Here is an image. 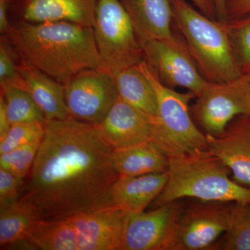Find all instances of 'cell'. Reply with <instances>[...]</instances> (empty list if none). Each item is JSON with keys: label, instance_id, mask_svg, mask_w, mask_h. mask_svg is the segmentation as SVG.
Here are the masks:
<instances>
[{"label": "cell", "instance_id": "1", "mask_svg": "<svg viewBox=\"0 0 250 250\" xmlns=\"http://www.w3.org/2000/svg\"><path fill=\"white\" fill-rule=\"evenodd\" d=\"M113 149L98 125L45 121V134L20 200L41 220H59L113 207L110 191L120 174Z\"/></svg>", "mask_w": 250, "mask_h": 250}, {"label": "cell", "instance_id": "2", "mask_svg": "<svg viewBox=\"0 0 250 250\" xmlns=\"http://www.w3.org/2000/svg\"><path fill=\"white\" fill-rule=\"evenodd\" d=\"M5 36L20 59L64 85L83 70L103 67L92 27L17 22Z\"/></svg>", "mask_w": 250, "mask_h": 250}, {"label": "cell", "instance_id": "3", "mask_svg": "<svg viewBox=\"0 0 250 250\" xmlns=\"http://www.w3.org/2000/svg\"><path fill=\"white\" fill-rule=\"evenodd\" d=\"M229 170L210 151L169 158L168 179L156 207L185 197L203 202L250 204V188L230 178Z\"/></svg>", "mask_w": 250, "mask_h": 250}, {"label": "cell", "instance_id": "4", "mask_svg": "<svg viewBox=\"0 0 250 250\" xmlns=\"http://www.w3.org/2000/svg\"><path fill=\"white\" fill-rule=\"evenodd\" d=\"M129 212L116 207L39 220L29 239L38 250H120Z\"/></svg>", "mask_w": 250, "mask_h": 250}, {"label": "cell", "instance_id": "5", "mask_svg": "<svg viewBox=\"0 0 250 250\" xmlns=\"http://www.w3.org/2000/svg\"><path fill=\"white\" fill-rule=\"evenodd\" d=\"M174 22L206 80L223 83L243 76L225 22L207 17L185 0H172Z\"/></svg>", "mask_w": 250, "mask_h": 250}, {"label": "cell", "instance_id": "6", "mask_svg": "<svg viewBox=\"0 0 250 250\" xmlns=\"http://www.w3.org/2000/svg\"><path fill=\"white\" fill-rule=\"evenodd\" d=\"M138 66L152 83L157 99L153 141L169 158L208 150L207 135L198 129L190 115L189 104L196 95L166 86L145 60Z\"/></svg>", "mask_w": 250, "mask_h": 250}, {"label": "cell", "instance_id": "7", "mask_svg": "<svg viewBox=\"0 0 250 250\" xmlns=\"http://www.w3.org/2000/svg\"><path fill=\"white\" fill-rule=\"evenodd\" d=\"M103 67L113 75L144 61V52L120 0H98L93 26Z\"/></svg>", "mask_w": 250, "mask_h": 250}, {"label": "cell", "instance_id": "8", "mask_svg": "<svg viewBox=\"0 0 250 250\" xmlns=\"http://www.w3.org/2000/svg\"><path fill=\"white\" fill-rule=\"evenodd\" d=\"M192 107L195 122L207 135L223 134L233 120L250 115V80L244 75L223 83L207 82Z\"/></svg>", "mask_w": 250, "mask_h": 250}, {"label": "cell", "instance_id": "9", "mask_svg": "<svg viewBox=\"0 0 250 250\" xmlns=\"http://www.w3.org/2000/svg\"><path fill=\"white\" fill-rule=\"evenodd\" d=\"M70 118L98 125L119 98L115 76L100 67L77 74L65 85Z\"/></svg>", "mask_w": 250, "mask_h": 250}, {"label": "cell", "instance_id": "10", "mask_svg": "<svg viewBox=\"0 0 250 250\" xmlns=\"http://www.w3.org/2000/svg\"><path fill=\"white\" fill-rule=\"evenodd\" d=\"M144 60L161 83L171 88H182L196 98L208 81L202 76L186 42L177 37L159 39L143 45Z\"/></svg>", "mask_w": 250, "mask_h": 250}, {"label": "cell", "instance_id": "11", "mask_svg": "<svg viewBox=\"0 0 250 250\" xmlns=\"http://www.w3.org/2000/svg\"><path fill=\"white\" fill-rule=\"evenodd\" d=\"M182 211L178 200L150 211L129 213L120 250H174Z\"/></svg>", "mask_w": 250, "mask_h": 250}, {"label": "cell", "instance_id": "12", "mask_svg": "<svg viewBox=\"0 0 250 250\" xmlns=\"http://www.w3.org/2000/svg\"><path fill=\"white\" fill-rule=\"evenodd\" d=\"M183 209L174 250H205L228 231L235 203L203 202Z\"/></svg>", "mask_w": 250, "mask_h": 250}, {"label": "cell", "instance_id": "13", "mask_svg": "<svg viewBox=\"0 0 250 250\" xmlns=\"http://www.w3.org/2000/svg\"><path fill=\"white\" fill-rule=\"evenodd\" d=\"M97 4L98 0H9V11L17 22L66 21L93 27Z\"/></svg>", "mask_w": 250, "mask_h": 250}, {"label": "cell", "instance_id": "14", "mask_svg": "<svg viewBox=\"0 0 250 250\" xmlns=\"http://www.w3.org/2000/svg\"><path fill=\"white\" fill-rule=\"evenodd\" d=\"M207 135L208 150L232 172V179L250 188V115L237 117L223 134Z\"/></svg>", "mask_w": 250, "mask_h": 250}, {"label": "cell", "instance_id": "15", "mask_svg": "<svg viewBox=\"0 0 250 250\" xmlns=\"http://www.w3.org/2000/svg\"><path fill=\"white\" fill-rule=\"evenodd\" d=\"M98 125L104 141L113 149L153 141V122L134 106L118 98Z\"/></svg>", "mask_w": 250, "mask_h": 250}, {"label": "cell", "instance_id": "16", "mask_svg": "<svg viewBox=\"0 0 250 250\" xmlns=\"http://www.w3.org/2000/svg\"><path fill=\"white\" fill-rule=\"evenodd\" d=\"M129 15L141 45L174 37L172 0H120Z\"/></svg>", "mask_w": 250, "mask_h": 250}, {"label": "cell", "instance_id": "17", "mask_svg": "<svg viewBox=\"0 0 250 250\" xmlns=\"http://www.w3.org/2000/svg\"><path fill=\"white\" fill-rule=\"evenodd\" d=\"M167 179V171L134 177L120 176L110 191L112 207L129 213L143 211L160 195Z\"/></svg>", "mask_w": 250, "mask_h": 250}, {"label": "cell", "instance_id": "18", "mask_svg": "<svg viewBox=\"0 0 250 250\" xmlns=\"http://www.w3.org/2000/svg\"><path fill=\"white\" fill-rule=\"evenodd\" d=\"M18 69L22 77L23 87L30 93L46 121L70 118L65 103V85L21 59Z\"/></svg>", "mask_w": 250, "mask_h": 250}, {"label": "cell", "instance_id": "19", "mask_svg": "<svg viewBox=\"0 0 250 250\" xmlns=\"http://www.w3.org/2000/svg\"><path fill=\"white\" fill-rule=\"evenodd\" d=\"M113 161L120 176L144 175L167 172L169 157L153 141L113 149Z\"/></svg>", "mask_w": 250, "mask_h": 250}, {"label": "cell", "instance_id": "20", "mask_svg": "<svg viewBox=\"0 0 250 250\" xmlns=\"http://www.w3.org/2000/svg\"><path fill=\"white\" fill-rule=\"evenodd\" d=\"M39 220L30 206L21 200L16 205L0 208V249L35 250L29 236Z\"/></svg>", "mask_w": 250, "mask_h": 250}, {"label": "cell", "instance_id": "21", "mask_svg": "<svg viewBox=\"0 0 250 250\" xmlns=\"http://www.w3.org/2000/svg\"><path fill=\"white\" fill-rule=\"evenodd\" d=\"M120 98L143 112L152 122L158 113L157 99L152 83L139 66L127 67L115 75Z\"/></svg>", "mask_w": 250, "mask_h": 250}, {"label": "cell", "instance_id": "22", "mask_svg": "<svg viewBox=\"0 0 250 250\" xmlns=\"http://www.w3.org/2000/svg\"><path fill=\"white\" fill-rule=\"evenodd\" d=\"M11 125L24 123H45V117L34 99L22 85H0Z\"/></svg>", "mask_w": 250, "mask_h": 250}, {"label": "cell", "instance_id": "23", "mask_svg": "<svg viewBox=\"0 0 250 250\" xmlns=\"http://www.w3.org/2000/svg\"><path fill=\"white\" fill-rule=\"evenodd\" d=\"M233 54L243 75L250 73V14L225 21Z\"/></svg>", "mask_w": 250, "mask_h": 250}, {"label": "cell", "instance_id": "24", "mask_svg": "<svg viewBox=\"0 0 250 250\" xmlns=\"http://www.w3.org/2000/svg\"><path fill=\"white\" fill-rule=\"evenodd\" d=\"M224 236L221 249L250 250V204H234L229 227Z\"/></svg>", "mask_w": 250, "mask_h": 250}, {"label": "cell", "instance_id": "25", "mask_svg": "<svg viewBox=\"0 0 250 250\" xmlns=\"http://www.w3.org/2000/svg\"><path fill=\"white\" fill-rule=\"evenodd\" d=\"M41 141L29 143L0 154V168L24 179L30 173Z\"/></svg>", "mask_w": 250, "mask_h": 250}, {"label": "cell", "instance_id": "26", "mask_svg": "<svg viewBox=\"0 0 250 250\" xmlns=\"http://www.w3.org/2000/svg\"><path fill=\"white\" fill-rule=\"evenodd\" d=\"M45 123H24L11 125L9 132L0 141V154L29 143L42 141Z\"/></svg>", "mask_w": 250, "mask_h": 250}, {"label": "cell", "instance_id": "27", "mask_svg": "<svg viewBox=\"0 0 250 250\" xmlns=\"http://www.w3.org/2000/svg\"><path fill=\"white\" fill-rule=\"evenodd\" d=\"M16 51L6 36H1L0 41V85L11 83L22 85V80L18 69ZM23 86V85H22Z\"/></svg>", "mask_w": 250, "mask_h": 250}, {"label": "cell", "instance_id": "28", "mask_svg": "<svg viewBox=\"0 0 250 250\" xmlns=\"http://www.w3.org/2000/svg\"><path fill=\"white\" fill-rule=\"evenodd\" d=\"M24 185V179L0 168V208L17 204Z\"/></svg>", "mask_w": 250, "mask_h": 250}, {"label": "cell", "instance_id": "29", "mask_svg": "<svg viewBox=\"0 0 250 250\" xmlns=\"http://www.w3.org/2000/svg\"><path fill=\"white\" fill-rule=\"evenodd\" d=\"M227 13L229 19L250 14V0H228Z\"/></svg>", "mask_w": 250, "mask_h": 250}, {"label": "cell", "instance_id": "30", "mask_svg": "<svg viewBox=\"0 0 250 250\" xmlns=\"http://www.w3.org/2000/svg\"><path fill=\"white\" fill-rule=\"evenodd\" d=\"M9 0H0V32L2 36L9 34L13 29L9 21Z\"/></svg>", "mask_w": 250, "mask_h": 250}, {"label": "cell", "instance_id": "31", "mask_svg": "<svg viewBox=\"0 0 250 250\" xmlns=\"http://www.w3.org/2000/svg\"><path fill=\"white\" fill-rule=\"evenodd\" d=\"M11 122L6 110V103L2 95L0 96V141H1L7 133L9 132L11 126Z\"/></svg>", "mask_w": 250, "mask_h": 250}, {"label": "cell", "instance_id": "32", "mask_svg": "<svg viewBox=\"0 0 250 250\" xmlns=\"http://www.w3.org/2000/svg\"><path fill=\"white\" fill-rule=\"evenodd\" d=\"M197 9L207 17L216 19V14L213 0H190Z\"/></svg>", "mask_w": 250, "mask_h": 250}, {"label": "cell", "instance_id": "33", "mask_svg": "<svg viewBox=\"0 0 250 250\" xmlns=\"http://www.w3.org/2000/svg\"><path fill=\"white\" fill-rule=\"evenodd\" d=\"M214 4L216 19L221 22L228 21V13H227V6L228 0H213Z\"/></svg>", "mask_w": 250, "mask_h": 250}, {"label": "cell", "instance_id": "34", "mask_svg": "<svg viewBox=\"0 0 250 250\" xmlns=\"http://www.w3.org/2000/svg\"><path fill=\"white\" fill-rule=\"evenodd\" d=\"M244 76H246L248 80H250V73L246 74V75H244Z\"/></svg>", "mask_w": 250, "mask_h": 250}]
</instances>
